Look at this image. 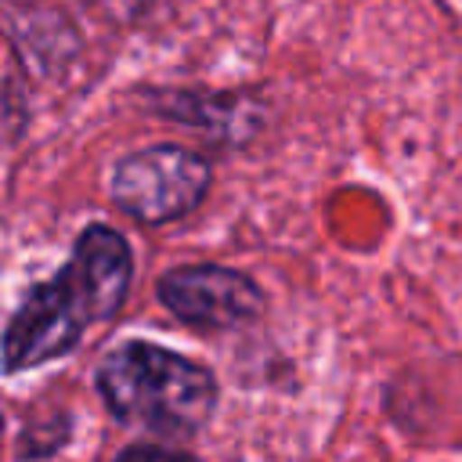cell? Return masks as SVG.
Segmentation results:
<instances>
[{"instance_id": "obj_1", "label": "cell", "mask_w": 462, "mask_h": 462, "mask_svg": "<svg viewBox=\"0 0 462 462\" xmlns=\"http://www.w3.org/2000/svg\"><path fill=\"white\" fill-rule=\"evenodd\" d=\"M134 245L105 220H90L69 260L32 282L4 325V375L51 365L79 346L87 328L112 321L134 285Z\"/></svg>"}, {"instance_id": "obj_2", "label": "cell", "mask_w": 462, "mask_h": 462, "mask_svg": "<svg viewBox=\"0 0 462 462\" xmlns=\"http://www.w3.org/2000/svg\"><path fill=\"white\" fill-rule=\"evenodd\" d=\"M94 390L119 426L173 444L195 440L220 404V383L206 365L152 339L108 350L94 368Z\"/></svg>"}, {"instance_id": "obj_3", "label": "cell", "mask_w": 462, "mask_h": 462, "mask_svg": "<svg viewBox=\"0 0 462 462\" xmlns=\"http://www.w3.org/2000/svg\"><path fill=\"white\" fill-rule=\"evenodd\" d=\"M213 188V166L202 152L184 144H148L116 159L108 173V202L141 227H166L188 220Z\"/></svg>"}, {"instance_id": "obj_4", "label": "cell", "mask_w": 462, "mask_h": 462, "mask_svg": "<svg viewBox=\"0 0 462 462\" xmlns=\"http://www.w3.org/2000/svg\"><path fill=\"white\" fill-rule=\"evenodd\" d=\"M155 300L195 332H238L263 318L260 282L227 263H177L155 278Z\"/></svg>"}, {"instance_id": "obj_5", "label": "cell", "mask_w": 462, "mask_h": 462, "mask_svg": "<svg viewBox=\"0 0 462 462\" xmlns=\"http://www.w3.org/2000/svg\"><path fill=\"white\" fill-rule=\"evenodd\" d=\"M144 108L159 119L180 123L188 130H199L202 137L224 144V148H242L249 144L271 108L260 90H195V87H152L144 90Z\"/></svg>"}, {"instance_id": "obj_6", "label": "cell", "mask_w": 462, "mask_h": 462, "mask_svg": "<svg viewBox=\"0 0 462 462\" xmlns=\"http://www.w3.org/2000/svg\"><path fill=\"white\" fill-rule=\"evenodd\" d=\"M72 440V411H54L47 419H32L22 426L18 440H14V458H51L58 451H65Z\"/></svg>"}, {"instance_id": "obj_7", "label": "cell", "mask_w": 462, "mask_h": 462, "mask_svg": "<svg viewBox=\"0 0 462 462\" xmlns=\"http://www.w3.org/2000/svg\"><path fill=\"white\" fill-rule=\"evenodd\" d=\"M152 455H166V458H191V451H188V448H180V444H173V440H159V437H152V440H134V444H126V448H119V451H116V458H152Z\"/></svg>"}]
</instances>
